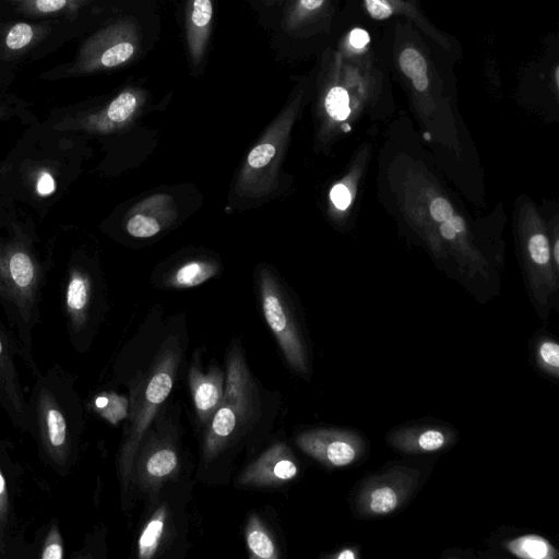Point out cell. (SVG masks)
Returning a JSON list of instances; mask_svg holds the SVG:
<instances>
[{
	"mask_svg": "<svg viewBox=\"0 0 559 559\" xmlns=\"http://www.w3.org/2000/svg\"><path fill=\"white\" fill-rule=\"evenodd\" d=\"M253 384L239 350L227 358L226 381L219 407L213 415L205 435L203 455L212 460L237 437L255 413Z\"/></svg>",
	"mask_w": 559,
	"mask_h": 559,
	"instance_id": "1",
	"label": "cell"
},
{
	"mask_svg": "<svg viewBox=\"0 0 559 559\" xmlns=\"http://www.w3.org/2000/svg\"><path fill=\"white\" fill-rule=\"evenodd\" d=\"M180 360L179 350L174 342H168L159 352L156 361L145 378L133 404L131 424L123 443L119 466L123 488L129 485L134 457L151 421L162 403L171 391L176 369Z\"/></svg>",
	"mask_w": 559,
	"mask_h": 559,
	"instance_id": "2",
	"label": "cell"
},
{
	"mask_svg": "<svg viewBox=\"0 0 559 559\" xmlns=\"http://www.w3.org/2000/svg\"><path fill=\"white\" fill-rule=\"evenodd\" d=\"M301 99L302 91L286 105L260 142L249 152L236 185L240 195L263 197L274 189L277 164L287 144Z\"/></svg>",
	"mask_w": 559,
	"mask_h": 559,
	"instance_id": "3",
	"label": "cell"
},
{
	"mask_svg": "<svg viewBox=\"0 0 559 559\" xmlns=\"http://www.w3.org/2000/svg\"><path fill=\"white\" fill-rule=\"evenodd\" d=\"M140 34L132 20L121 19L90 36L79 49L69 74H91L119 68L138 53Z\"/></svg>",
	"mask_w": 559,
	"mask_h": 559,
	"instance_id": "4",
	"label": "cell"
},
{
	"mask_svg": "<svg viewBox=\"0 0 559 559\" xmlns=\"http://www.w3.org/2000/svg\"><path fill=\"white\" fill-rule=\"evenodd\" d=\"M261 301L264 318L288 364L307 372V357L301 337L276 281L266 269L260 272Z\"/></svg>",
	"mask_w": 559,
	"mask_h": 559,
	"instance_id": "5",
	"label": "cell"
},
{
	"mask_svg": "<svg viewBox=\"0 0 559 559\" xmlns=\"http://www.w3.org/2000/svg\"><path fill=\"white\" fill-rule=\"evenodd\" d=\"M296 443L308 455L333 467L352 464L362 449L357 436L331 429L305 431L297 436Z\"/></svg>",
	"mask_w": 559,
	"mask_h": 559,
	"instance_id": "6",
	"label": "cell"
},
{
	"mask_svg": "<svg viewBox=\"0 0 559 559\" xmlns=\"http://www.w3.org/2000/svg\"><path fill=\"white\" fill-rule=\"evenodd\" d=\"M298 473L292 452L284 443H275L248 465L239 477L246 486H275L293 479Z\"/></svg>",
	"mask_w": 559,
	"mask_h": 559,
	"instance_id": "7",
	"label": "cell"
},
{
	"mask_svg": "<svg viewBox=\"0 0 559 559\" xmlns=\"http://www.w3.org/2000/svg\"><path fill=\"white\" fill-rule=\"evenodd\" d=\"M213 0H186V41L194 68H198L205 57L213 25Z\"/></svg>",
	"mask_w": 559,
	"mask_h": 559,
	"instance_id": "8",
	"label": "cell"
},
{
	"mask_svg": "<svg viewBox=\"0 0 559 559\" xmlns=\"http://www.w3.org/2000/svg\"><path fill=\"white\" fill-rule=\"evenodd\" d=\"M368 15L376 21H383L393 15H401L411 21L426 36L444 49H450L448 38L436 28L423 14L413 0H362Z\"/></svg>",
	"mask_w": 559,
	"mask_h": 559,
	"instance_id": "9",
	"label": "cell"
},
{
	"mask_svg": "<svg viewBox=\"0 0 559 559\" xmlns=\"http://www.w3.org/2000/svg\"><path fill=\"white\" fill-rule=\"evenodd\" d=\"M189 380L198 417L202 423H210L223 399L224 374L217 367L203 373L192 366Z\"/></svg>",
	"mask_w": 559,
	"mask_h": 559,
	"instance_id": "10",
	"label": "cell"
},
{
	"mask_svg": "<svg viewBox=\"0 0 559 559\" xmlns=\"http://www.w3.org/2000/svg\"><path fill=\"white\" fill-rule=\"evenodd\" d=\"M178 467L179 459L174 447L166 441H157L140 456V484L144 487L157 486L176 474Z\"/></svg>",
	"mask_w": 559,
	"mask_h": 559,
	"instance_id": "11",
	"label": "cell"
},
{
	"mask_svg": "<svg viewBox=\"0 0 559 559\" xmlns=\"http://www.w3.org/2000/svg\"><path fill=\"white\" fill-rule=\"evenodd\" d=\"M146 99L145 92L138 87L122 90L99 112L90 116V121L103 128H117L127 124L140 111Z\"/></svg>",
	"mask_w": 559,
	"mask_h": 559,
	"instance_id": "12",
	"label": "cell"
},
{
	"mask_svg": "<svg viewBox=\"0 0 559 559\" xmlns=\"http://www.w3.org/2000/svg\"><path fill=\"white\" fill-rule=\"evenodd\" d=\"M402 486L393 480H376L359 496V509L367 515H385L393 512L404 498Z\"/></svg>",
	"mask_w": 559,
	"mask_h": 559,
	"instance_id": "13",
	"label": "cell"
},
{
	"mask_svg": "<svg viewBox=\"0 0 559 559\" xmlns=\"http://www.w3.org/2000/svg\"><path fill=\"white\" fill-rule=\"evenodd\" d=\"M451 436L440 428L401 431L392 438L395 448L412 453L433 452L444 448Z\"/></svg>",
	"mask_w": 559,
	"mask_h": 559,
	"instance_id": "14",
	"label": "cell"
},
{
	"mask_svg": "<svg viewBox=\"0 0 559 559\" xmlns=\"http://www.w3.org/2000/svg\"><path fill=\"white\" fill-rule=\"evenodd\" d=\"M506 547L514 556L525 559H552L558 555L547 539L534 534L513 538L506 544Z\"/></svg>",
	"mask_w": 559,
	"mask_h": 559,
	"instance_id": "15",
	"label": "cell"
},
{
	"mask_svg": "<svg viewBox=\"0 0 559 559\" xmlns=\"http://www.w3.org/2000/svg\"><path fill=\"white\" fill-rule=\"evenodd\" d=\"M329 5V0H295L284 22V28L295 31L317 21Z\"/></svg>",
	"mask_w": 559,
	"mask_h": 559,
	"instance_id": "16",
	"label": "cell"
},
{
	"mask_svg": "<svg viewBox=\"0 0 559 559\" xmlns=\"http://www.w3.org/2000/svg\"><path fill=\"white\" fill-rule=\"evenodd\" d=\"M44 437L53 453H62L68 444L67 424L62 413L53 405L43 409Z\"/></svg>",
	"mask_w": 559,
	"mask_h": 559,
	"instance_id": "17",
	"label": "cell"
},
{
	"mask_svg": "<svg viewBox=\"0 0 559 559\" xmlns=\"http://www.w3.org/2000/svg\"><path fill=\"white\" fill-rule=\"evenodd\" d=\"M246 542L251 556L262 559L278 557L274 543L257 516H251L246 527Z\"/></svg>",
	"mask_w": 559,
	"mask_h": 559,
	"instance_id": "18",
	"label": "cell"
},
{
	"mask_svg": "<svg viewBox=\"0 0 559 559\" xmlns=\"http://www.w3.org/2000/svg\"><path fill=\"white\" fill-rule=\"evenodd\" d=\"M154 200L150 198L140 204V210L127 222V231L136 238H150L160 231L163 223L153 215Z\"/></svg>",
	"mask_w": 559,
	"mask_h": 559,
	"instance_id": "19",
	"label": "cell"
},
{
	"mask_svg": "<svg viewBox=\"0 0 559 559\" xmlns=\"http://www.w3.org/2000/svg\"><path fill=\"white\" fill-rule=\"evenodd\" d=\"M41 25L19 22L13 24L4 37V47L8 52H23L43 37Z\"/></svg>",
	"mask_w": 559,
	"mask_h": 559,
	"instance_id": "20",
	"label": "cell"
},
{
	"mask_svg": "<svg viewBox=\"0 0 559 559\" xmlns=\"http://www.w3.org/2000/svg\"><path fill=\"white\" fill-rule=\"evenodd\" d=\"M166 519V509L159 508L154 516L147 522L139 538V557L142 559L152 558L159 545Z\"/></svg>",
	"mask_w": 559,
	"mask_h": 559,
	"instance_id": "21",
	"label": "cell"
},
{
	"mask_svg": "<svg viewBox=\"0 0 559 559\" xmlns=\"http://www.w3.org/2000/svg\"><path fill=\"white\" fill-rule=\"evenodd\" d=\"M8 274L15 287L21 290L28 289L35 280L34 263L25 252L15 251L8 260Z\"/></svg>",
	"mask_w": 559,
	"mask_h": 559,
	"instance_id": "22",
	"label": "cell"
},
{
	"mask_svg": "<svg viewBox=\"0 0 559 559\" xmlns=\"http://www.w3.org/2000/svg\"><path fill=\"white\" fill-rule=\"evenodd\" d=\"M370 45L369 33L361 27H354L341 38L336 49L344 58L354 59L372 52Z\"/></svg>",
	"mask_w": 559,
	"mask_h": 559,
	"instance_id": "23",
	"label": "cell"
},
{
	"mask_svg": "<svg viewBox=\"0 0 559 559\" xmlns=\"http://www.w3.org/2000/svg\"><path fill=\"white\" fill-rule=\"evenodd\" d=\"M215 273V265L205 261H191L183 264L174 275V284L191 287L209 280Z\"/></svg>",
	"mask_w": 559,
	"mask_h": 559,
	"instance_id": "24",
	"label": "cell"
},
{
	"mask_svg": "<svg viewBox=\"0 0 559 559\" xmlns=\"http://www.w3.org/2000/svg\"><path fill=\"white\" fill-rule=\"evenodd\" d=\"M92 0H28L21 4V10L33 15L70 13L79 10Z\"/></svg>",
	"mask_w": 559,
	"mask_h": 559,
	"instance_id": "25",
	"label": "cell"
},
{
	"mask_svg": "<svg viewBox=\"0 0 559 559\" xmlns=\"http://www.w3.org/2000/svg\"><path fill=\"white\" fill-rule=\"evenodd\" d=\"M88 300V286L84 277L73 275L68 286L67 304L72 314L81 317Z\"/></svg>",
	"mask_w": 559,
	"mask_h": 559,
	"instance_id": "26",
	"label": "cell"
},
{
	"mask_svg": "<svg viewBox=\"0 0 559 559\" xmlns=\"http://www.w3.org/2000/svg\"><path fill=\"white\" fill-rule=\"evenodd\" d=\"M538 360L544 368L557 376L559 368L558 344L552 341L543 342L538 348Z\"/></svg>",
	"mask_w": 559,
	"mask_h": 559,
	"instance_id": "27",
	"label": "cell"
},
{
	"mask_svg": "<svg viewBox=\"0 0 559 559\" xmlns=\"http://www.w3.org/2000/svg\"><path fill=\"white\" fill-rule=\"evenodd\" d=\"M528 251L538 264H545L549 259V246L547 238L542 234L534 235L528 241Z\"/></svg>",
	"mask_w": 559,
	"mask_h": 559,
	"instance_id": "28",
	"label": "cell"
},
{
	"mask_svg": "<svg viewBox=\"0 0 559 559\" xmlns=\"http://www.w3.org/2000/svg\"><path fill=\"white\" fill-rule=\"evenodd\" d=\"M430 214L435 221L443 223L453 215V210L445 199L436 198L430 204Z\"/></svg>",
	"mask_w": 559,
	"mask_h": 559,
	"instance_id": "29",
	"label": "cell"
},
{
	"mask_svg": "<svg viewBox=\"0 0 559 559\" xmlns=\"http://www.w3.org/2000/svg\"><path fill=\"white\" fill-rule=\"evenodd\" d=\"M331 200L341 210L346 209L350 203V193L344 185H336L331 190Z\"/></svg>",
	"mask_w": 559,
	"mask_h": 559,
	"instance_id": "30",
	"label": "cell"
},
{
	"mask_svg": "<svg viewBox=\"0 0 559 559\" xmlns=\"http://www.w3.org/2000/svg\"><path fill=\"white\" fill-rule=\"evenodd\" d=\"M63 557V548L59 539H52L45 546L41 558L43 559H61Z\"/></svg>",
	"mask_w": 559,
	"mask_h": 559,
	"instance_id": "31",
	"label": "cell"
},
{
	"mask_svg": "<svg viewBox=\"0 0 559 559\" xmlns=\"http://www.w3.org/2000/svg\"><path fill=\"white\" fill-rule=\"evenodd\" d=\"M36 190L40 195H48L52 193L55 190V181L51 175L48 173L41 174L37 181Z\"/></svg>",
	"mask_w": 559,
	"mask_h": 559,
	"instance_id": "32",
	"label": "cell"
},
{
	"mask_svg": "<svg viewBox=\"0 0 559 559\" xmlns=\"http://www.w3.org/2000/svg\"><path fill=\"white\" fill-rule=\"evenodd\" d=\"M447 222L451 225L455 233H462L465 229V223L460 216L452 215Z\"/></svg>",
	"mask_w": 559,
	"mask_h": 559,
	"instance_id": "33",
	"label": "cell"
},
{
	"mask_svg": "<svg viewBox=\"0 0 559 559\" xmlns=\"http://www.w3.org/2000/svg\"><path fill=\"white\" fill-rule=\"evenodd\" d=\"M440 233L448 240L454 239L455 234H456L447 221L441 224Z\"/></svg>",
	"mask_w": 559,
	"mask_h": 559,
	"instance_id": "34",
	"label": "cell"
},
{
	"mask_svg": "<svg viewBox=\"0 0 559 559\" xmlns=\"http://www.w3.org/2000/svg\"><path fill=\"white\" fill-rule=\"evenodd\" d=\"M0 367H3L5 371H10V362H9V358L5 354V350H4V345H3V342H2V338H1V335H0Z\"/></svg>",
	"mask_w": 559,
	"mask_h": 559,
	"instance_id": "35",
	"label": "cell"
},
{
	"mask_svg": "<svg viewBox=\"0 0 559 559\" xmlns=\"http://www.w3.org/2000/svg\"><path fill=\"white\" fill-rule=\"evenodd\" d=\"M356 552L352 549H344L342 550L337 556L336 558L337 559H354L356 558Z\"/></svg>",
	"mask_w": 559,
	"mask_h": 559,
	"instance_id": "36",
	"label": "cell"
},
{
	"mask_svg": "<svg viewBox=\"0 0 559 559\" xmlns=\"http://www.w3.org/2000/svg\"><path fill=\"white\" fill-rule=\"evenodd\" d=\"M5 498H7L5 481L0 472V502L5 501Z\"/></svg>",
	"mask_w": 559,
	"mask_h": 559,
	"instance_id": "37",
	"label": "cell"
},
{
	"mask_svg": "<svg viewBox=\"0 0 559 559\" xmlns=\"http://www.w3.org/2000/svg\"><path fill=\"white\" fill-rule=\"evenodd\" d=\"M555 257H556V260L558 261V258H559V255H558V242L555 246Z\"/></svg>",
	"mask_w": 559,
	"mask_h": 559,
	"instance_id": "38",
	"label": "cell"
},
{
	"mask_svg": "<svg viewBox=\"0 0 559 559\" xmlns=\"http://www.w3.org/2000/svg\"><path fill=\"white\" fill-rule=\"evenodd\" d=\"M15 1H22V2H24V1H28V0H15Z\"/></svg>",
	"mask_w": 559,
	"mask_h": 559,
	"instance_id": "39",
	"label": "cell"
}]
</instances>
